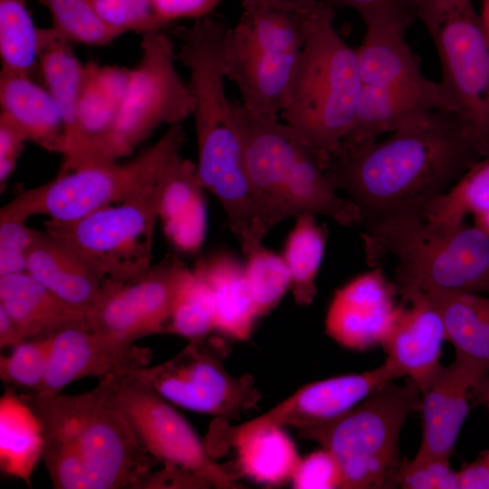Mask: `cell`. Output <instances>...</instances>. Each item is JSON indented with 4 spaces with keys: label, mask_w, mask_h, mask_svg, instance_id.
<instances>
[{
    "label": "cell",
    "mask_w": 489,
    "mask_h": 489,
    "mask_svg": "<svg viewBox=\"0 0 489 489\" xmlns=\"http://www.w3.org/2000/svg\"><path fill=\"white\" fill-rule=\"evenodd\" d=\"M427 294L442 315L455 358L489 367V293Z\"/></svg>",
    "instance_id": "cell-31"
},
{
    "label": "cell",
    "mask_w": 489,
    "mask_h": 489,
    "mask_svg": "<svg viewBox=\"0 0 489 489\" xmlns=\"http://www.w3.org/2000/svg\"><path fill=\"white\" fill-rule=\"evenodd\" d=\"M228 347L209 336L188 342L177 354L135 372L171 404L229 421L254 408L261 393L251 375L235 377L225 360Z\"/></svg>",
    "instance_id": "cell-14"
},
{
    "label": "cell",
    "mask_w": 489,
    "mask_h": 489,
    "mask_svg": "<svg viewBox=\"0 0 489 489\" xmlns=\"http://www.w3.org/2000/svg\"><path fill=\"white\" fill-rule=\"evenodd\" d=\"M51 350V336L25 340L0 357V378L11 385L37 391L43 382Z\"/></svg>",
    "instance_id": "cell-38"
},
{
    "label": "cell",
    "mask_w": 489,
    "mask_h": 489,
    "mask_svg": "<svg viewBox=\"0 0 489 489\" xmlns=\"http://www.w3.org/2000/svg\"><path fill=\"white\" fill-rule=\"evenodd\" d=\"M331 6L355 10L366 27L399 25L408 28L416 19L414 0H321Z\"/></svg>",
    "instance_id": "cell-42"
},
{
    "label": "cell",
    "mask_w": 489,
    "mask_h": 489,
    "mask_svg": "<svg viewBox=\"0 0 489 489\" xmlns=\"http://www.w3.org/2000/svg\"><path fill=\"white\" fill-rule=\"evenodd\" d=\"M0 116L43 149L61 153L65 129L60 110L46 87L31 75L5 69L0 72Z\"/></svg>",
    "instance_id": "cell-25"
},
{
    "label": "cell",
    "mask_w": 489,
    "mask_h": 489,
    "mask_svg": "<svg viewBox=\"0 0 489 489\" xmlns=\"http://www.w3.org/2000/svg\"><path fill=\"white\" fill-rule=\"evenodd\" d=\"M246 257L245 276L261 318L272 312L291 289V275L283 256L262 244Z\"/></svg>",
    "instance_id": "cell-37"
},
{
    "label": "cell",
    "mask_w": 489,
    "mask_h": 489,
    "mask_svg": "<svg viewBox=\"0 0 489 489\" xmlns=\"http://www.w3.org/2000/svg\"><path fill=\"white\" fill-rule=\"evenodd\" d=\"M216 420L205 442L212 455L232 446L240 475L269 486L291 481L301 457L284 427L251 420L230 426L228 421Z\"/></svg>",
    "instance_id": "cell-22"
},
{
    "label": "cell",
    "mask_w": 489,
    "mask_h": 489,
    "mask_svg": "<svg viewBox=\"0 0 489 489\" xmlns=\"http://www.w3.org/2000/svg\"><path fill=\"white\" fill-rule=\"evenodd\" d=\"M27 141L11 122L0 116V188L1 192L14 172Z\"/></svg>",
    "instance_id": "cell-44"
},
{
    "label": "cell",
    "mask_w": 489,
    "mask_h": 489,
    "mask_svg": "<svg viewBox=\"0 0 489 489\" xmlns=\"http://www.w3.org/2000/svg\"><path fill=\"white\" fill-rule=\"evenodd\" d=\"M43 431L35 412L7 389L0 398V468L31 485L32 475L43 457Z\"/></svg>",
    "instance_id": "cell-30"
},
{
    "label": "cell",
    "mask_w": 489,
    "mask_h": 489,
    "mask_svg": "<svg viewBox=\"0 0 489 489\" xmlns=\"http://www.w3.org/2000/svg\"><path fill=\"white\" fill-rule=\"evenodd\" d=\"M38 69L64 124L65 149L59 173L103 161L92 149L82 123L81 96L86 67L74 54L72 43L53 27L39 30Z\"/></svg>",
    "instance_id": "cell-20"
},
{
    "label": "cell",
    "mask_w": 489,
    "mask_h": 489,
    "mask_svg": "<svg viewBox=\"0 0 489 489\" xmlns=\"http://www.w3.org/2000/svg\"><path fill=\"white\" fill-rule=\"evenodd\" d=\"M208 286L215 331L235 340H248L260 318L242 264L227 252L200 258L194 269Z\"/></svg>",
    "instance_id": "cell-26"
},
{
    "label": "cell",
    "mask_w": 489,
    "mask_h": 489,
    "mask_svg": "<svg viewBox=\"0 0 489 489\" xmlns=\"http://www.w3.org/2000/svg\"><path fill=\"white\" fill-rule=\"evenodd\" d=\"M315 1L240 0L241 17L225 30L222 60L250 113L279 119Z\"/></svg>",
    "instance_id": "cell-5"
},
{
    "label": "cell",
    "mask_w": 489,
    "mask_h": 489,
    "mask_svg": "<svg viewBox=\"0 0 489 489\" xmlns=\"http://www.w3.org/2000/svg\"><path fill=\"white\" fill-rule=\"evenodd\" d=\"M396 487L403 489H459L458 474L450 460L439 457L413 458L401 463Z\"/></svg>",
    "instance_id": "cell-40"
},
{
    "label": "cell",
    "mask_w": 489,
    "mask_h": 489,
    "mask_svg": "<svg viewBox=\"0 0 489 489\" xmlns=\"http://www.w3.org/2000/svg\"><path fill=\"white\" fill-rule=\"evenodd\" d=\"M185 139L182 123L169 126L156 143L130 160L101 161L59 173L48 183L16 195L0 215L24 220L43 215L53 221L72 222L124 202L162 177L180 155Z\"/></svg>",
    "instance_id": "cell-9"
},
{
    "label": "cell",
    "mask_w": 489,
    "mask_h": 489,
    "mask_svg": "<svg viewBox=\"0 0 489 489\" xmlns=\"http://www.w3.org/2000/svg\"><path fill=\"white\" fill-rule=\"evenodd\" d=\"M244 171L260 223L267 233L290 217L323 216L360 225L359 208L340 197L326 176V163L292 128L264 119L233 101Z\"/></svg>",
    "instance_id": "cell-2"
},
{
    "label": "cell",
    "mask_w": 489,
    "mask_h": 489,
    "mask_svg": "<svg viewBox=\"0 0 489 489\" xmlns=\"http://www.w3.org/2000/svg\"><path fill=\"white\" fill-rule=\"evenodd\" d=\"M39 30L24 0H0L2 69L32 75L38 68Z\"/></svg>",
    "instance_id": "cell-34"
},
{
    "label": "cell",
    "mask_w": 489,
    "mask_h": 489,
    "mask_svg": "<svg viewBox=\"0 0 489 489\" xmlns=\"http://www.w3.org/2000/svg\"><path fill=\"white\" fill-rule=\"evenodd\" d=\"M459 489H489V459L482 455L457 471Z\"/></svg>",
    "instance_id": "cell-47"
},
{
    "label": "cell",
    "mask_w": 489,
    "mask_h": 489,
    "mask_svg": "<svg viewBox=\"0 0 489 489\" xmlns=\"http://www.w3.org/2000/svg\"><path fill=\"white\" fill-rule=\"evenodd\" d=\"M297 489H332L342 487V477L333 456L321 448L301 458L291 479Z\"/></svg>",
    "instance_id": "cell-43"
},
{
    "label": "cell",
    "mask_w": 489,
    "mask_h": 489,
    "mask_svg": "<svg viewBox=\"0 0 489 489\" xmlns=\"http://www.w3.org/2000/svg\"><path fill=\"white\" fill-rule=\"evenodd\" d=\"M400 376L387 361L361 373L331 377L306 384L266 413L252 419L296 430L330 422Z\"/></svg>",
    "instance_id": "cell-21"
},
{
    "label": "cell",
    "mask_w": 489,
    "mask_h": 489,
    "mask_svg": "<svg viewBox=\"0 0 489 489\" xmlns=\"http://www.w3.org/2000/svg\"><path fill=\"white\" fill-rule=\"evenodd\" d=\"M398 313L381 347L385 361L423 392L436 378L446 332L442 315L429 296L418 289L398 292Z\"/></svg>",
    "instance_id": "cell-19"
},
{
    "label": "cell",
    "mask_w": 489,
    "mask_h": 489,
    "mask_svg": "<svg viewBox=\"0 0 489 489\" xmlns=\"http://www.w3.org/2000/svg\"><path fill=\"white\" fill-rule=\"evenodd\" d=\"M440 60L441 83L484 158L489 156V49L473 0H414Z\"/></svg>",
    "instance_id": "cell-10"
},
{
    "label": "cell",
    "mask_w": 489,
    "mask_h": 489,
    "mask_svg": "<svg viewBox=\"0 0 489 489\" xmlns=\"http://www.w3.org/2000/svg\"><path fill=\"white\" fill-rule=\"evenodd\" d=\"M209 485L196 475L182 468L164 465L158 471L150 470L137 489L208 488Z\"/></svg>",
    "instance_id": "cell-45"
},
{
    "label": "cell",
    "mask_w": 489,
    "mask_h": 489,
    "mask_svg": "<svg viewBox=\"0 0 489 489\" xmlns=\"http://www.w3.org/2000/svg\"><path fill=\"white\" fill-rule=\"evenodd\" d=\"M381 140L341 145L325 172L360 210V225L412 214L422 216L484 158L452 110L431 111Z\"/></svg>",
    "instance_id": "cell-1"
},
{
    "label": "cell",
    "mask_w": 489,
    "mask_h": 489,
    "mask_svg": "<svg viewBox=\"0 0 489 489\" xmlns=\"http://www.w3.org/2000/svg\"><path fill=\"white\" fill-rule=\"evenodd\" d=\"M25 222L0 216V276L26 271L28 254L38 230Z\"/></svg>",
    "instance_id": "cell-41"
},
{
    "label": "cell",
    "mask_w": 489,
    "mask_h": 489,
    "mask_svg": "<svg viewBox=\"0 0 489 489\" xmlns=\"http://www.w3.org/2000/svg\"><path fill=\"white\" fill-rule=\"evenodd\" d=\"M481 6L482 9L480 14L483 20L489 49V0H481Z\"/></svg>",
    "instance_id": "cell-49"
},
{
    "label": "cell",
    "mask_w": 489,
    "mask_h": 489,
    "mask_svg": "<svg viewBox=\"0 0 489 489\" xmlns=\"http://www.w3.org/2000/svg\"><path fill=\"white\" fill-rule=\"evenodd\" d=\"M26 272L72 306L89 313L104 278L62 241L39 231L30 248Z\"/></svg>",
    "instance_id": "cell-27"
},
{
    "label": "cell",
    "mask_w": 489,
    "mask_h": 489,
    "mask_svg": "<svg viewBox=\"0 0 489 489\" xmlns=\"http://www.w3.org/2000/svg\"><path fill=\"white\" fill-rule=\"evenodd\" d=\"M483 455H484L486 458L489 459V449L485 452H484Z\"/></svg>",
    "instance_id": "cell-51"
},
{
    "label": "cell",
    "mask_w": 489,
    "mask_h": 489,
    "mask_svg": "<svg viewBox=\"0 0 489 489\" xmlns=\"http://www.w3.org/2000/svg\"><path fill=\"white\" fill-rule=\"evenodd\" d=\"M20 397L35 412L43 430L76 448L91 489H137L151 470L154 458L99 385L78 395L45 396L26 390Z\"/></svg>",
    "instance_id": "cell-6"
},
{
    "label": "cell",
    "mask_w": 489,
    "mask_h": 489,
    "mask_svg": "<svg viewBox=\"0 0 489 489\" xmlns=\"http://www.w3.org/2000/svg\"><path fill=\"white\" fill-rule=\"evenodd\" d=\"M439 110L457 113L452 96L440 82L423 88L362 85L354 120L341 145L374 140Z\"/></svg>",
    "instance_id": "cell-23"
},
{
    "label": "cell",
    "mask_w": 489,
    "mask_h": 489,
    "mask_svg": "<svg viewBox=\"0 0 489 489\" xmlns=\"http://www.w3.org/2000/svg\"><path fill=\"white\" fill-rule=\"evenodd\" d=\"M225 30L210 15L196 20L179 29L181 44L176 53L177 61L189 72L197 139V172L205 185L219 189L234 187L244 178L233 101L225 87L222 43Z\"/></svg>",
    "instance_id": "cell-8"
},
{
    "label": "cell",
    "mask_w": 489,
    "mask_h": 489,
    "mask_svg": "<svg viewBox=\"0 0 489 489\" xmlns=\"http://www.w3.org/2000/svg\"><path fill=\"white\" fill-rule=\"evenodd\" d=\"M186 267L182 260L170 254L134 280L105 279L88 313L90 329L123 344L166 333L175 292Z\"/></svg>",
    "instance_id": "cell-15"
},
{
    "label": "cell",
    "mask_w": 489,
    "mask_h": 489,
    "mask_svg": "<svg viewBox=\"0 0 489 489\" xmlns=\"http://www.w3.org/2000/svg\"><path fill=\"white\" fill-rule=\"evenodd\" d=\"M98 385L154 459L196 475L209 487H242L235 466L215 461L188 422L142 378L135 373L110 376L100 379Z\"/></svg>",
    "instance_id": "cell-13"
},
{
    "label": "cell",
    "mask_w": 489,
    "mask_h": 489,
    "mask_svg": "<svg viewBox=\"0 0 489 489\" xmlns=\"http://www.w3.org/2000/svg\"><path fill=\"white\" fill-rule=\"evenodd\" d=\"M489 367L455 358L421 392L422 438L414 458L449 459L472 403H485Z\"/></svg>",
    "instance_id": "cell-16"
},
{
    "label": "cell",
    "mask_w": 489,
    "mask_h": 489,
    "mask_svg": "<svg viewBox=\"0 0 489 489\" xmlns=\"http://www.w3.org/2000/svg\"><path fill=\"white\" fill-rule=\"evenodd\" d=\"M141 36L139 61L129 70L109 131L110 160L129 155L161 125L181 124L192 116V95L177 71L171 38L163 29Z\"/></svg>",
    "instance_id": "cell-12"
},
{
    "label": "cell",
    "mask_w": 489,
    "mask_h": 489,
    "mask_svg": "<svg viewBox=\"0 0 489 489\" xmlns=\"http://www.w3.org/2000/svg\"><path fill=\"white\" fill-rule=\"evenodd\" d=\"M92 3L102 20L121 34L130 31L143 34L167 26L153 0H92Z\"/></svg>",
    "instance_id": "cell-39"
},
{
    "label": "cell",
    "mask_w": 489,
    "mask_h": 489,
    "mask_svg": "<svg viewBox=\"0 0 489 489\" xmlns=\"http://www.w3.org/2000/svg\"><path fill=\"white\" fill-rule=\"evenodd\" d=\"M24 340H25L14 321L4 309L0 308V348L13 349Z\"/></svg>",
    "instance_id": "cell-48"
},
{
    "label": "cell",
    "mask_w": 489,
    "mask_h": 489,
    "mask_svg": "<svg viewBox=\"0 0 489 489\" xmlns=\"http://www.w3.org/2000/svg\"><path fill=\"white\" fill-rule=\"evenodd\" d=\"M50 12L53 28L72 43L103 46L120 33L109 26L92 0H39Z\"/></svg>",
    "instance_id": "cell-36"
},
{
    "label": "cell",
    "mask_w": 489,
    "mask_h": 489,
    "mask_svg": "<svg viewBox=\"0 0 489 489\" xmlns=\"http://www.w3.org/2000/svg\"><path fill=\"white\" fill-rule=\"evenodd\" d=\"M164 175L155 185L131 198L75 221L48 219L44 230L70 247L102 278L134 280L152 266L154 230Z\"/></svg>",
    "instance_id": "cell-11"
},
{
    "label": "cell",
    "mask_w": 489,
    "mask_h": 489,
    "mask_svg": "<svg viewBox=\"0 0 489 489\" xmlns=\"http://www.w3.org/2000/svg\"><path fill=\"white\" fill-rule=\"evenodd\" d=\"M489 211V156L472 166L444 195L433 201L422 217L434 223H458Z\"/></svg>",
    "instance_id": "cell-35"
},
{
    "label": "cell",
    "mask_w": 489,
    "mask_h": 489,
    "mask_svg": "<svg viewBox=\"0 0 489 489\" xmlns=\"http://www.w3.org/2000/svg\"><path fill=\"white\" fill-rule=\"evenodd\" d=\"M328 230L316 220V216L302 214L286 239L283 258L290 272L295 302L310 305L316 294V278L323 260Z\"/></svg>",
    "instance_id": "cell-32"
},
{
    "label": "cell",
    "mask_w": 489,
    "mask_h": 489,
    "mask_svg": "<svg viewBox=\"0 0 489 489\" xmlns=\"http://www.w3.org/2000/svg\"><path fill=\"white\" fill-rule=\"evenodd\" d=\"M0 308L24 340L50 337L72 327L90 329L87 312L60 298L26 271L0 276Z\"/></svg>",
    "instance_id": "cell-24"
},
{
    "label": "cell",
    "mask_w": 489,
    "mask_h": 489,
    "mask_svg": "<svg viewBox=\"0 0 489 489\" xmlns=\"http://www.w3.org/2000/svg\"><path fill=\"white\" fill-rule=\"evenodd\" d=\"M368 261L398 259L397 290L489 293V232L475 223H434L405 214L364 225Z\"/></svg>",
    "instance_id": "cell-4"
},
{
    "label": "cell",
    "mask_w": 489,
    "mask_h": 489,
    "mask_svg": "<svg viewBox=\"0 0 489 489\" xmlns=\"http://www.w3.org/2000/svg\"><path fill=\"white\" fill-rule=\"evenodd\" d=\"M215 331L210 290L202 277L187 266L178 282L166 333L201 341Z\"/></svg>",
    "instance_id": "cell-33"
},
{
    "label": "cell",
    "mask_w": 489,
    "mask_h": 489,
    "mask_svg": "<svg viewBox=\"0 0 489 489\" xmlns=\"http://www.w3.org/2000/svg\"><path fill=\"white\" fill-rule=\"evenodd\" d=\"M408 28L398 25L367 26L356 49L362 85L381 88H423L427 79L407 43Z\"/></svg>",
    "instance_id": "cell-29"
},
{
    "label": "cell",
    "mask_w": 489,
    "mask_h": 489,
    "mask_svg": "<svg viewBox=\"0 0 489 489\" xmlns=\"http://www.w3.org/2000/svg\"><path fill=\"white\" fill-rule=\"evenodd\" d=\"M333 8L315 1L280 114L326 165L352 125L362 88L356 49L335 30Z\"/></svg>",
    "instance_id": "cell-3"
},
{
    "label": "cell",
    "mask_w": 489,
    "mask_h": 489,
    "mask_svg": "<svg viewBox=\"0 0 489 489\" xmlns=\"http://www.w3.org/2000/svg\"><path fill=\"white\" fill-rule=\"evenodd\" d=\"M151 350L111 340L89 328L72 327L51 336L46 374L37 391L55 396L74 380L134 374L149 366Z\"/></svg>",
    "instance_id": "cell-17"
},
{
    "label": "cell",
    "mask_w": 489,
    "mask_h": 489,
    "mask_svg": "<svg viewBox=\"0 0 489 489\" xmlns=\"http://www.w3.org/2000/svg\"><path fill=\"white\" fill-rule=\"evenodd\" d=\"M475 223L479 224L489 232V211L485 213L484 215L477 218H475Z\"/></svg>",
    "instance_id": "cell-50"
},
{
    "label": "cell",
    "mask_w": 489,
    "mask_h": 489,
    "mask_svg": "<svg viewBox=\"0 0 489 489\" xmlns=\"http://www.w3.org/2000/svg\"><path fill=\"white\" fill-rule=\"evenodd\" d=\"M203 189L197 165L177 156L164 175L158 218L171 244L185 253L197 252L206 236Z\"/></svg>",
    "instance_id": "cell-28"
},
{
    "label": "cell",
    "mask_w": 489,
    "mask_h": 489,
    "mask_svg": "<svg viewBox=\"0 0 489 489\" xmlns=\"http://www.w3.org/2000/svg\"><path fill=\"white\" fill-rule=\"evenodd\" d=\"M158 13L168 25L180 19L198 20L215 10L222 0H153Z\"/></svg>",
    "instance_id": "cell-46"
},
{
    "label": "cell",
    "mask_w": 489,
    "mask_h": 489,
    "mask_svg": "<svg viewBox=\"0 0 489 489\" xmlns=\"http://www.w3.org/2000/svg\"><path fill=\"white\" fill-rule=\"evenodd\" d=\"M421 392L409 379L388 382L337 418L297 430L337 462L343 489L396 487L399 437L408 417L419 411Z\"/></svg>",
    "instance_id": "cell-7"
},
{
    "label": "cell",
    "mask_w": 489,
    "mask_h": 489,
    "mask_svg": "<svg viewBox=\"0 0 489 489\" xmlns=\"http://www.w3.org/2000/svg\"><path fill=\"white\" fill-rule=\"evenodd\" d=\"M398 295L380 266L356 276L335 292L325 317L326 334L350 350L380 346L398 313Z\"/></svg>",
    "instance_id": "cell-18"
},
{
    "label": "cell",
    "mask_w": 489,
    "mask_h": 489,
    "mask_svg": "<svg viewBox=\"0 0 489 489\" xmlns=\"http://www.w3.org/2000/svg\"><path fill=\"white\" fill-rule=\"evenodd\" d=\"M485 403L487 404L488 409H489V392H488V395H487V398H486Z\"/></svg>",
    "instance_id": "cell-52"
}]
</instances>
